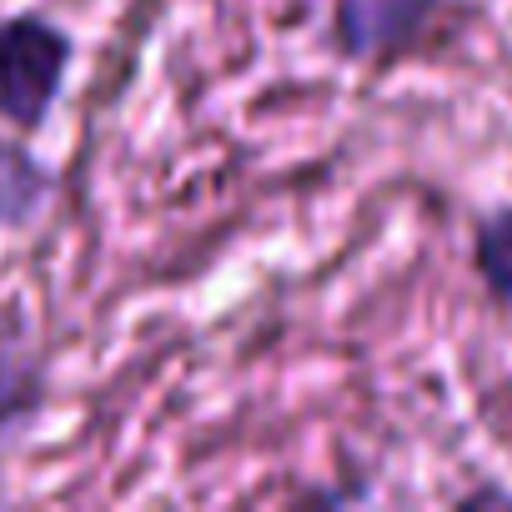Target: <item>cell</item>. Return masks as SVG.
Returning a JSON list of instances; mask_svg holds the SVG:
<instances>
[{
	"mask_svg": "<svg viewBox=\"0 0 512 512\" xmlns=\"http://www.w3.org/2000/svg\"><path fill=\"white\" fill-rule=\"evenodd\" d=\"M477 267H482L487 287H492L502 302H512V206L497 211V216L482 226V236H477Z\"/></svg>",
	"mask_w": 512,
	"mask_h": 512,
	"instance_id": "3957f363",
	"label": "cell"
},
{
	"mask_svg": "<svg viewBox=\"0 0 512 512\" xmlns=\"http://www.w3.org/2000/svg\"><path fill=\"white\" fill-rule=\"evenodd\" d=\"M66 36L46 21H6L0 26V116L36 126L61 91L66 71Z\"/></svg>",
	"mask_w": 512,
	"mask_h": 512,
	"instance_id": "6da1fadb",
	"label": "cell"
},
{
	"mask_svg": "<svg viewBox=\"0 0 512 512\" xmlns=\"http://www.w3.org/2000/svg\"><path fill=\"white\" fill-rule=\"evenodd\" d=\"M41 191H46V176L36 171V161L0 141V221L31 216L36 201H41Z\"/></svg>",
	"mask_w": 512,
	"mask_h": 512,
	"instance_id": "7a4b0ae2",
	"label": "cell"
}]
</instances>
